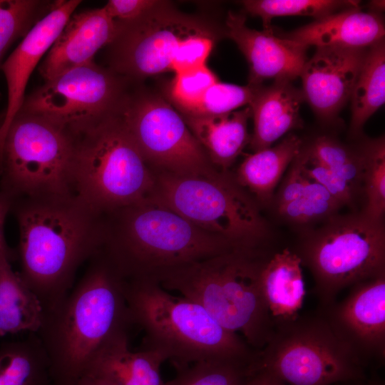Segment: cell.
<instances>
[{"label":"cell","mask_w":385,"mask_h":385,"mask_svg":"<svg viewBox=\"0 0 385 385\" xmlns=\"http://www.w3.org/2000/svg\"><path fill=\"white\" fill-rule=\"evenodd\" d=\"M19 228V273L43 312L70 292L78 267L102 249L104 215L75 195L15 199Z\"/></svg>","instance_id":"6da1fadb"},{"label":"cell","mask_w":385,"mask_h":385,"mask_svg":"<svg viewBox=\"0 0 385 385\" xmlns=\"http://www.w3.org/2000/svg\"><path fill=\"white\" fill-rule=\"evenodd\" d=\"M90 260L78 284L43 312L36 332L49 360L53 385H76L97 353L133 324L125 279L101 250Z\"/></svg>","instance_id":"7a4b0ae2"},{"label":"cell","mask_w":385,"mask_h":385,"mask_svg":"<svg viewBox=\"0 0 385 385\" xmlns=\"http://www.w3.org/2000/svg\"><path fill=\"white\" fill-rule=\"evenodd\" d=\"M270 252L235 249L148 278L200 304L223 328L240 333L252 349L260 350L274 328L260 284Z\"/></svg>","instance_id":"3957f363"},{"label":"cell","mask_w":385,"mask_h":385,"mask_svg":"<svg viewBox=\"0 0 385 385\" xmlns=\"http://www.w3.org/2000/svg\"><path fill=\"white\" fill-rule=\"evenodd\" d=\"M239 249L148 197L104 215L102 252L125 279Z\"/></svg>","instance_id":"277c9868"},{"label":"cell","mask_w":385,"mask_h":385,"mask_svg":"<svg viewBox=\"0 0 385 385\" xmlns=\"http://www.w3.org/2000/svg\"><path fill=\"white\" fill-rule=\"evenodd\" d=\"M131 322L144 332L141 349L155 350L177 370L210 359L251 361L258 350L220 325L200 304L148 277L125 280Z\"/></svg>","instance_id":"5b68a950"},{"label":"cell","mask_w":385,"mask_h":385,"mask_svg":"<svg viewBox=\"0 0 385 385\" xmlns=\"http://www.w3.org/2000/svg\"><path fill=\"white\" fill-rule=\"evenodd\" d=\"M155 183L118 111L77 133L73 194L101 215L145 199Z\"/></svg>","instance_id":"8992f818"},{"label":"cell","mask_w":385,"mask_h":385,"mask_svg":"<svg viewBox=\"0 0 385 385\" xmlns=\"http://www.w3.org/2000/svg\"><path fill=\"white\" fill-rule=\"evenodd\" d=\"M153 171L149 197L237 248L265 249L268 225L255 200L228 171L195 175Z\"/></svg>","instance_id":"52a82bcc"},{"label":"cell","mask_w":385,"mask_h":385,"mask_svg":"<svg viewBox=\"0 0 385 385\" xmlns=\"http://www.w3.org/2000/svg\"><path fill=\"white\" fill-rule=\"evenodd\" d=\"M294 252L312 275L319 307H327L344 289L385 274L384 221L337 213L304 233Z\"/></svg>","instance_id":"ba28073f"},{"label":"cell","mask_w":385,"mask_h":385,"mask_svg":"<svg viewBox=\"0 0 385 385\" xmlns=\"http://www.w3.org/2000/svg\"><path fill=\"white\" fill-rule=\"evenodd\" d=\"M77 133L19 111L0 148V190L14 200L74 195Z\"/></svg>","instance_id":"9c48e42d"},{"label":"cell","mask_w":385,"mask_h":385,"mask_svg":"<svg viewBox=\"0 0 385 385\" xmlns=\"http://www.w3.org/2000/svg\"><path fill=\"white\" fill-rule=\"evenodd\" d=\"M366 369L318 308L275 324L252 363V372L265 371L286 385H335L366 378Z\"/></svg>","instance_id":"30bf717a"},{"label":"cell","mask_w":385,"mask_h":385,"mask_svg":"<svg viewBox=\"0 0 385 385\" xmlns=\"http://www.w3.org/2000/svg\"><path fill=\"white\" fill-rule=\"evenodd\" d=\"M118 113L153 170L181 175L217 170L182 115L163 97L141 91L128 92Z\"/></svg>","instance_id":"8fae6325"},{"label":"cell","mask_w":385,"mask_h":385,"mask_svg":"<svg viewBox=\"0 0 385 385\" xmlns=\"http://www.w3.org/2000/svg\"><path fill=\"white\" fill-rule=\"evenodd\" d=\"M129 81L92 61L46 81L19 111L78 133L118 111Z\"/></svg>","instance_id":"7c38bea8"},{"label":"cell","mask_w":385,"mask_h":385,"mask_svg":"<svg viewBox=\"0 0 385 385\" xmlns=\"http://www.w3.org/2000/svg\"><path fill=\"white\" fill-rule=\"evenodd\" d=\"M117 21V36L108 45V68L128 80L171 71L183 41L193 33L213 29L202 19L182 14L164 1L138 19Z\"/></svg>","instance_id":"4fadbf2b"},{"label":"cell","mask_w":385,"mask_h":385,"mask_svg":"<svg viewBox=\"0 0 385 385\" xmlns=\"http://www.w3.org/2000/svg\"><path fill=\"white\" fill-rule=\"evenodd\" d=\"M318 309L366 368L384 364L385 274L352 286L342 301Z\"/></svg>","instance_id":"5bb4252c"},{"label":"cell","mask_w":385,"mask_h":385,"mask_svg":"<svg viewBox=\"0 0 385 385\" xmlns=\"http://www.w3.org/2000/svg\"><path fill=\"white\" fill-rule=\"evenodd\" d=\"M368 48L317 47L307 60L301 90L319 120L331 122L349 101Z\"/></svg>","instance_id":"9a60e30c"},{"label":"cell","mask_w":385,"mask_h":385,"mask_svg":"<svg viewBox=\"0 0 385 385\" xmlns=\"http://www.w3.org/2000/svg\"><path fill=\"white\" fill-rule=\"evenodd\" d=\"M81 3L80 0L54 1L49 11L1 65L7 86V106L1 121L0 148L11 121L23 105L31 73Z\"/></svg>","instance_id":"2e32d148"},{"label":"cell","mask_w":385,"mask_h":385,"mask_svg":"<svg viewBox=\"0 0 385 385\" xmlns=\"http://www.w3.org/2000/svg\"><path fill=\"white\" fill-rule=\"evenodd\" d=\"M225 32L247 59L248 84L260 86L267 79L292 81L299 77L308 48L276 36L272 28L250 29L245 15L233 11L227 14Z\"/></svg>","instance_id":"e0dca14e"},{"label":"cell","mask_w":385,"mask_h":385,"mask_svg":"<svg viewBox=\"0 0 385 385\" xmlns=\"http://www.w3.org/2000/svg\"><path fill=\"white\" fill-rule=\"evenodd\" d=\"M118 31V21L104 7L73 14L40 64V73L46 81L93 61L101 48L114 41Z\"/></svg>","instance_id":"ac0fdd59"},{"label":"cell","mask_w":385,"mask_h":385,"mask_svg":"<svg viewBox=\"0 0 385 385\" xmlns=\"http://www.w3.org/2000/svg\"><path fill=\"white\" fill-rule=\"evenodd\" d=\"M384 34L381 14L363 12L357 7L315 19L280 36L307 48H368L383 39Z\"/></svg>","instance_id":"d6986e66"},{"label":"cell","mask_w":385,"mask_h":385,"mask_svg":"<svg viewBox=\"0 0 385 385\" xmlns=\"http://www.w3.org/2000/svg\"><path fill=\"white\" fill-rule=\"evenodd\" d=\"M304 100L301 89L288 81H274L259 86L248 106L254 123L249 145L253 152L272 146L290 130L302 126L299 114Z\"/></svg>","instance_id":"ffe728a7"},{"label":"cell","mask_w":385,"mask_h":385,"mask_svg":"<svg viewBox=\"0 0 385 385\" xmlns=\"http://www.w3.org/2000/svg\"><path fill=\"white\" fill-rule=\"evenodd\" d=\"M165 361L163 355L155 350L132 351L127 333L104 346L90 362L84 374L102 377L116 385H164L160 366Z\"/></svg>","instance_id":"44dd1931"},{"label":"cell","mask_w":385,"mask_h":385,"mask_svg":"<svg viewBox=\"0 0 385 385\" xmlns=\"http://www.w3.org/2000/svg\"><path fill=\"white\" fill-rule=\"evenodd\" d=\"M299 256L289 248L270 252L260 273V284L274 324L299 315L305 287Z\"/></svg>","instance_id":"7402d4cb"},{"label":"cell","mask_w":385,"mask_h":385,"mask_svg":"<svg viewBox=\"0 0 385 385\" xmlns=\"http://www.w3.org/2000/svg\"><path fill=\"white\" fill-rule=\"evenodd\" d=\"M180 115L218 170L227 172L249 144L250 106L220 115Z\"/></svg>","instance_id":"603a6c76"},{"label":"cell","mask_w":385,"mask_h":385,"mask_svg":"<svg viewBox=\"0 0 385 385\" xmlns=\"http://www.w3.org/2000/svg\"><path fill=\"white\" fill-rule=\"evenodd\" d=\"M302 146L301 138L289 134L276 145L247 155L237 169L235 179L257 200L267 204L272 200L284 173Z\"/></svg>","instance_id":"cb8c5ba5"},{"label":"cell","mask_w":385,"mask_h":385,"mask_svg":"<svg viewBox=\"0 0 385 385\" xmlns=\"http://www.w3.org/2000/svg\"><path fill=\"white\" fill-rule=\"evenodd\" d=\"M15 257L14 252L0 253V337L36 333L43 319L38 298L11 268Z\"/></svg>","instance_id":"d4e9b609"},{"label":"cell","mask_w":385,"mask_h":385,"mask_svg":"<svg viewBox=\"0 0 385 385\" xmlns=\"http://www.w3.org/2000/svg\"><path fill=\"white\" fill-rule=\"evenodd\" d=\"M0 385H53L49 360L36 333L1 344Z\"/></svg>","instance_id":"484cf974"},{"label":"cell","mask_w":385,"mask_h":385,"mask_svg":"<svg viewBox=\"0 0 385 385\" xmlns=\"http://www.w3.org/2000/svg\"><path fill=\"white\" fill-rule=\"evenodd\" d=\"M349 100V133L354 138L360 135L365 123L385 101L384 38L368 48Z\"/></svg>","instance_id":"4316f807"},{"label":"cell","mask_w":385,"mask_h":385,"mask_svg":"<svg viewBox=\"0 0 385 385\" xmlns=\"http://www.w3.org/2000/svg\"><path fill=\"white\" fill-rule=\"evenodd\" d=\"M245 11L260 17L264 29L271 27V20L277 16H307L319 19L349 9L359 7V1L338 0H245Z\"/></svg>","instance_id":"83f0119b"},{"label":"cell","mask_w":385,"mask_h":385,"mask_svg":"<svg viewBox=\"0 0 385 385\" xmlns=\"http://www.w3.org/2000/svg\"><path fill=\"white\" fill-rule=\"evenodd\" d=\"M251 361L210 359L178 370L164 385H245L252 374Z\"/></svg>","instance_id":"f1b7e54d"},{"label":"cell","mask_w":385,"mask_h":385,"mask_svg":"<svg viewBox=\"0 0 385 385\" xmlns=\"http://www.w3.org/2000/svg\"><path fill=\"white\" fill-rule=\"evenodd\" d=\"M304 147L311 155L358 192L361 186L364 163L363 145L354 149L329 135H320Z\"/></svg>","instance_id":"f546056e"},{"label":"cell","mask_w":385,"mask_h":385,"mask_svg":"<svg viewBox=\"0 0 385 385\" xmlns=\"http://www.w3.org/2000/svg\"><path fill=\"white\" fill-rule=\"evenodd\" d=\"M53 2L40 0H0V67L2 58L11 45L28 34L49 11Z\"/></svg>","instance_id":"4dcf8cb0"},{"label":"cell","mask_w":385,"mask_h":385,"mask_svg":"<svg viewBox=\"0 0 385 385\" xmlns=\"http://www.w3.org/2000/svg\"><path fill=\"white\" fill-rule=\"evenodd\" d=\"M364 163L361 186L366 197L362 212L374 220H383L385 212V141L384 137L363 144Z\"/></svg>","instance_id":"1f68e13d"},{"label":"cell","mask_w":385,"mask_h":385,"mask_svg":"<svg viewBox=\"0 0 385 385\" xmlns=\"http://www.w3.org/2000/svg\"><path fill=\"white\" fill-rule=\"evenodd\" d=\"M217 76L206 65L175 73L167 86V101L183 115H192Z\"/></svg>","instance_id":"d6a6232c"},{"label":"cell","mask_w":385,"mask_h":385,"mask_svg":"<svg viewBox=\"0 0 385 385\" xmlns=\"http://www.w3.org/2000/svg\"><path fill=\"white\" fill-rule=\"evenodd\" d=\"M258 87L250 84L242 86L218 81L207 90L195 113L191 115H220L235 111L243 106H248Z\"/></svg>","instance_id":"836d02e7"},{"label":"cell","mask_w":385,"mask_h":385,"mask_svg":"<svg viewBox=\"0 0 385 385\" xmlns=\"http://www.w3.org/2000/svg\"><path fill=\"white\" fill-rule=\"evenodd\" d=\"M295 159L307 176L323 186L343 206L354 205L357 191L311 155L304 145Z\"/></svg>","instance_id":"e575fe53"},{"label":"cell","mask_w":385,"mask_h":385,"mask_svg":"<svg viewBox=\"0 0 385 385\" xmlns=\"http://www.w3.org/2000/svg\"><path fill=\"white\" fill-rule=\"evenodd\" d=\"M343 207L336 200H325L302 196L292 201L276 205L278 215L287 222L307 225L326 220L338 213Z\"/></svg>","instance_id":"d590c367"},{"label":"cell","mask_w":385,"mask_h":385,"mask_svg":"<svg viewBox=\"0 0 385 385\" xmlns=\"http://www.w3.org/2000/svg\"><path fill=\"white\" fill-rule=\"evenodd\" d=\"M214 29L193 33L179 46L171 66L175 73L206 65L216 38Z\"/></svg>","instance_id":"8d00e7d4"},{"label":"cell","mask_w":385,"mask_h":385,"mask_svg":"<svg viewBox=\"0 0 385 385\" xmlns=\"http://www.w3.org/2000/svg\"><path fill=\"white\" fill-rule=\"evenodd\" d=\"M163 1L110 0L103 6L114 20L130 21L138 19L160 6Z\"/></svg>","instance_id":"74e56055"},{"label":"cell","mask_w":385,"mask_h":385,"mask_svg":"<svg viewBox=\"0 0 385 385\" xmlns=\"http://www.w3.org/2000/svg\"><path fill=\"white\" fill-rule=\"evenodd\" d=\"M14 199L9 195L0 190V253L13 252L6 243L4 235V224L9 212L11 211Z\"/></svg>","instance_id":"f35d334b"},{"label":"cell","mask_w":385,"mask_h":385,"mask_svg":"<svg viewBox=\"0 0 385 385\" xmlns=\"http://www.w3.org/2000/svg\"><path fill=\"white\" fill-rule=\"evenodd\" d=\"M245 385H286L271 374L256 371L249 377Z\"/></svg>","instance_id":"ab89813d"},{"label":"cell","mask_w":385,"mask_h":385,"mask_svg":"<svg viewBox=\"0 0 385 385\" xmlns=\"http://www.w3.org/2000/svg\"><path fill=\"white\" fill-rule=\"evenodd\" d=\"M76 385H116L113 382L99 376L89 374L83 375Z\"/></svg>","instance_id":"60d3db41"},{"label":"cell","mask_w":385,"mask_h":385,"mask_svg":"<svg viewBox=\"0 0 385 385\" xmlns=\"http://www.w3.org/2000/svg\"><path fill=\"white\" fill-rule=\"evenodd\" d=\"M335 385H384V384L381 381L377 379H367L366 377L361 379L339 383Z\"/></svg>","instance_id":"b9f144b4"},{"label":"cell","mask_w":385,"mask_h":385,"mask_svg":"<svg viewBox=\"0 0 385 385\" xmlns=\"http://www.w3.org/2000/svg\"><path fill=\"white\" fill-rule=\"evenodd\" d=\"M371 11L381 14L382 10L384 9V1H372L370 2Z\"/></svg>","instance_id":"7bdbcfd3"},{"label":"cell","mask_w":385,"mask_h":385,"mask_svg":"<svg viewBox=\"0 0 385 385\" xmlns=\"http://www.w3.org/2000/svg\"><path fill=\"white\" fill-rule=\"evenodd\" d=\"M0 126H1V123H0Z\"/></svg>","instance_id":"ee69618b"}]
</instances>
